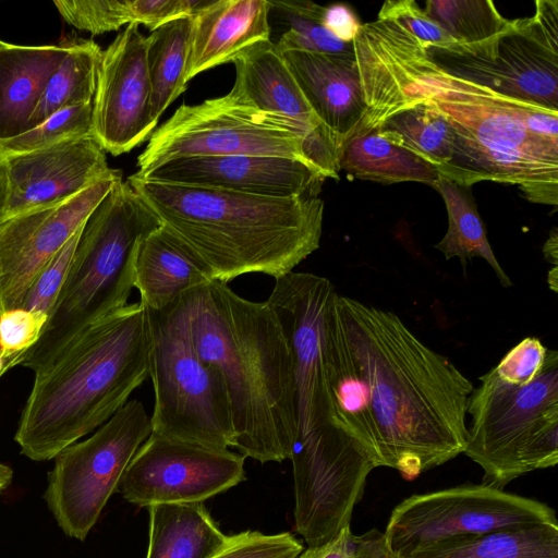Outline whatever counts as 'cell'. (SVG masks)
<instances>
[{
    "mask_svg": "<svg viewBox=\"0 0 558 558\" xmlns=\"http://www.w3.org/2000/svg\"><path fill=\"white\" fill-rule=\"evenodd\" d=\"M364 96L428 100L453 133L449 179L518 185L532 203L558 204V111L501 95L436 62L395 21L362 24L353 40Z\"/></svg>",
    "mask_w": 558,
    "mask_h": 558,
    "instance_id": "cell-1",
    "label": "cell"
},
{
    "mask_svg": "<svg viewBox=\"0 0 558 558\" xmlns=\"http://www.w3.org/2000/svg\"><path fill=\"white\" fill-rule=\"evenodd\" d=\"M333 303L376 465L411 481L463 453L472 381L395 313L338 293Z\"/></svg>",
    "mask_w": 558,
    "mask_h": 558,
    "instance_id": "cell-2",
    "label": "cell"
},
{
    "mask_svg": "<svg viewBox=\"0 0 558 558\" xmlns=\"http://www.w3.org/2000/svg\"><path fill=\"white\" fill-rule=\"evenodd\" d=\"M187 296L196 351L223 378L233 447L262 463L289 459L295 438L293 374L276 313L267 301L246 300L219 280Z\"/></svg>",
    "mask_w": 558,
    "mask_h": 558,
    "instance_id": "cell-3",
    "label": "cell"
},
{
    "mask_svg": "<svg viewBox=\"0 0 558 558\" xmlns=\"http://www.w3.org/2000/svg\"><path fill=\"white\" fill-rule=\"evenodd\" d=\"M166 227L228 282L246 274L275 279L293 271L320 244L318 196L267 197L126 179Z\"/></svg>",
    "mask_w": 558,
    "mask_h": 558,
    "instance_id": "cell-4",
    "label": "cell"
},
{
    "mask_svg": "<svg viewBox=\"0 0 558 558\" xmlns=\"http://www.w3.org/2000/svg\"><path fill=\"white\" fill-rule=\"evenodd\" d=\"M148 310L128 304L86 328L35 372L15 441L34 461L53 459L105 424L149 377Z\"/></svg>",
    "mask_w": 558,
    "mask_h": 558,
    "instance_id": "cell-5",
    "label": "cell"
},
{
    "mask_svg": "<svg viewBox=\"0 0 558 558\" xmlns=\"http://www.w3.org/2000/svg\"><path fill=\"white\" fill-rule=\"evenodd\" d=\"M160 226L122 178L86 220L59 295L39 340L14 359L34 373L49 364L86 328L125 307L134 288L138 242Z\"/></svg>",
    "mask_w": 558,
    "mask_h": 558,
    "instance_id": "cell-6",
    "label": "cell"
},
{
    "mask_svg": "<svg viewBox=\"0 0 558 558\" xmlns=\"http://www.w3.org/2000/svg\"><path fill=\"white\" fill-rule=\"evenodd\" d=\"M254 155L305 162L339 178L340 153L327 135L256 108L236 89L197 105H182L149 136L137 157L136 174L167 161L206 156Z\"/></svg>",
    "mask_w": 558,
    "mask_h": 558,
    "instance_id": "cell-7",
    "label": "cell"
},
{
    "mask_svg": "<svg viewBox=\"0 0 558 558\" xmlns=\"http://www.w3.org/2000/svg\"><path fill=\"white\" fill-rule=\"evenodd\" d=\"M469 397L463 453L484 471L482 484L502 489L511 481L558 462V352L525 385L501 380L494 368Z\"/></svg>",
    "mask_w": 558,
    "mask_h": 558,
    "instance_id": "cell-8",
    "label": "cell"
},
{
    "mask_svg": "<svg viewBox=\"0 0 558 558\" xmlns=\"http://www.w3.org/2000/svg\"><path fill=\"white\" fill-rule=\"evenodd\" d=\"M155 405L151 433L216 449L234 446L235 433L223 378L204 362L191 330L189 296L149 311Z\"/></svg>",
    "mask_w": 558,
    "mask_h": 558,
    "instance_id": "cell-9",
    "label": "cell"
},
{
    "mask_svg": "<svg viewBox=\"0 0 558 558\" xmlns=\"http://www.w3.org/2000/svg\"><path fill=\"white\" fill-rule=\"evenodd\" d=\"M150 434V416L144 404L133 399L90 437L68 446L53 458L44 499L65 535L86 538Z\"/></svg>",
    "mask_w": 558,
    "mask_h": 558,
    "instance_id": "cell-10",
    "label": "cell"
},
{
    "mask_svg": "<svg viewBox=\"0 0 558 558\" xmlns=\"http://www.w3.org/2000/svg\"><path fill=\"white\" fill-rule=\"evenodd\" d=\"M539 523H558L546 504L465 484L405 498L392 510L384 536L391 553L403 558L448 538Z\"/></svg>",
    "mask_w": 558,
    "mask_h": 558,
    "instance_id": "cell-11",
    "label": "cell"
},
{
    "mask_svg": "<svg viewBox=\"0 0 558 558\" xmlns=\"http://www.w3.org/2000/svg\"><path fill=\"white\" fill-rule=\"evenodd\" d=\"M535 4L534 16L511 21L483 54L423 45L436 62L459 76L558 111V1L538 0Z\"/></svg>",
    "mask_w": 558,
    "mask_h": 558,
    "instance_id": "cell-12",
    "label": "cell"
},
{
    "mask_svg": "<svg viewBox=\"0 0 558 558\" xmlns=\"http://www.w3.org/2000/svg\"><path fill=\"white\" fill-rule=\"evenodd\" d=\"M335 293L327 278L291 271L275 279L266 300L279 319L291 355L295 410L292 448L347 434L333 422L322 354L325 313Z\"/></svg>",
    "mask_w": 558,
    "mask_h": 558,
    "instance_id": "cell-13",
    "label": "cell"
},
{
    "mask_svg": "<svg viewBox=\"0 0 558 558\" xmlns=\"http://www.w3.org/2000/svg\"><path fill=\"white\" fill-rule=\"evenodd\" d=\"M245 457L150 434L128 464L117 490L140 507L203 502L241 483Z\"/></svg>",
    "mask_w": 558,
    "mask_h": 558,
    "instance_id": "cell-14",
    "label": "cell"
},
{
    "mask_svg": "<svg viewBox=\"0 0 558 558\" xmlns=\"http://www.w3.org/2000/svg\"><path fill=\"white\" fill-rule=\"evenodd\" d=\"M122 178L116 170L76 196L0 222V312L21 308L47 263L86 222Z\"/></svg>",
    "mask_w": 558,
    "mask_h": 558,
    "instance_id": "cell-15",
    "label": "cell"
},
{
    "mask_svg": "<svg viewBox=\"0 0 558 558\" xmlns=\"http://www.w3.org/2000/svg\"><path fill=\"white\" fill-rule=\"evenodd\" d=\"M151 108L147 41L129 24L102 51L93 102V135L113 156L131 151L157 125Z\"/></svg>",
    "mask_w": 558,
    "mask_h": 558,
    "instance_id": "cell-16",
    "label": "cell"
},
{
    "mask_svg": "<svg viewBox=\"0 0 558 558\" xmlns=\"http://www.w3.org/2000/svg\"><path fill=\"white\" fill-rule=\"evenodd\" d=\"M133 174L151 182L280 198L318 196L326 179L305 162L254 155L180 158Z\"/></svg>",
    "mask_w": 558,
    "mask_h": 558,
    "instance_id": "cell-17",
    "label": "cell"
},
{
    "mask_svg": "<svg viewBox=\"0 0 558 558\" xmlns=\"http://www.w3.org/2000/svg\"><path fill=\"white\" fill-rule=\"evenodd\" d=\"M5 160L9 198L3 220L68 201L116 172L93 134L8 155Z\"/></svg>",
    "mask_w": 558,
    "mask_h": 558,
    "instance_id": "cell-18",
    "label": "cell"
},
{
    "mask_svg": "<svg viewBox=\"0 0 558 558\" xmlns=\"http://www.w3.org/2000/svg\"><path fill=\"white\" fill-rule=\"evenodd\" d=\"M279 52L311 109L336 138L342 155L366 110L354 54Z\"/></svg>",
    "mask_w": 558,
    "mask_h": 558,
    "instance_id": "cell-19",
    "label": "cell"
},
{
    "mask_svg": "<svg viewBox=\"0 0 558 558\" xmlns=\"http://www.w3.org/2000/svg\"><path fill=\"white\" fill-rule=\"evenodd\" d=\"M270 1L210 0L193 16L186 81L270 40Z\"/></svg>",
    "mask_w": 558,
    "mask_h": 558,
    "instance_id": "cell-20",
    "label": "cell"
},
{
    "mask_svg": "<svg viewBox=\"0 0 558 558\" xmlns=\"http://www.w3.org/2000/svg\"><path fill=\"white\" fill-rule=\"evenodd\" d=\"M213 280L208 265L166 227L160 225L138 242L134 288L147 310H165Z\"/></svg>",
    "mask_w": 558,
    "mask_h": 558,
    "instance_id": "cell-21",
    "label": "cell"
},
{
    "mask_svg": "<svg viewBox=\"0 0 558 558\" xmlns=\"http://www.w3.org/2000/svg\"><path fill=\"white\" fill-rule=\"evenodd\" d=\"M71 47L22 46L0 40V142L28 131L46 85Z\"/></svg>",
    "mask_w": 558,
    "mask_h": 558,
    "instance_id": "cell-22",
    "label": "cell"
},
{
    "mask_svg": "<svg viewBox=\"0 0 558 558\" xmlns=\"http://www.w3.org/2000/svg\"><path fill=\"white\" fill-rule=\"evenodd\" d=\"M232 63L235 66L233 88L245 99L260 110L287 117L313 133L329 136L339 149L333 135L311 109L275 44L259 43Z\"/></svg>",
    "mask_w": 558,
    "mask_h": 558,
    "instance_id": "cell-23",
    "label": "cell"
},
{
    "mask_svg": "<svg viewBox=\"0 0 558 558\" xmlns=\"http://www.w3.org/2000/svg\"><path fill=\"white\" fill-rule=\"evenodd\" d=\"M148 510L146 558H213L228 542L203 502L158 504Z\"/></svg>",
    "mask_w": 558,
    "mask_h": 558,
    "instance_id": "cell-24",
    "label": "cell"
},
{
    "mask_svg": "<svg viewBox=\"0 0 558 558\" xmlns=\"http://www.w3.org/2000/svg\"><path fill=\"white\" fill-rule=\"evenodd\" d=\"M339 169L353 178L381 184L413 181L434 186L439 175L396 132L380 129L351 140L341 155Z\"/></svg>",
    "mask_w": 558,
    "mask_h": 558,
    "instance_id": "cell-25",
    "label": "cell"
},
{
    "mask_svg": "<svg viewBox=\"0 0 558 558\" xmlns=\"http://www.w3.org/2000/svg\"><path fill=\"white\" fill-rule=\"evenodd\" d=\"M403 558H558V523L457 536Z\"/></svg>",
    "mask_w": 558,
    "mask_h": 558,
    "instance_id": "cell-26",
    "label": "cell"
},
{
    "mask_svg": "<svg viewBox=\"0 0 558 558\" xmlns=\"http://www.w3.org/2000/svg\"><path fill=\"white\" fill-rule=\"evenodd\" d=\"M440 193L448 213V230L435 245L447 260L458 257L463 266L473 257L483 258L495 271L500 284L511 287L512 281L500 266L488 242L483 221L470 192L441 174L434 185Z\"/></svg>",
    "mask_w": 558,
    "mask_h": 558,
    "instance_id": "cell-27",
    "label": "cell"
},
{
    "mask_svg": "<svg viewBox=\"0 0 558 558\" xmlns=\"http://www.w3.org/2000/svg\"><path fill=\"white\" fill-rule=\"evenodd\" d=\"M192 28L193 17L185 16L163 24L146 37L151 108L157 122L186 89Z\"/></svg>",
    "mask_w": 558,
    "mask_h": 558,
    "instance_id": "cell-28",
    "label": "cell"
},
{
    "mask_svg": "<svg viewBox=\"0 0 558 558\" xmlns=\"http://www.w3.org/2000/svg\"><path fill=\"white\" fill-rule=\"evenodd\" d=\"M100 47L90 39H71V47L49 78L31 118L28 131L54 112L94 101Z\"/></svg>",
    "mask_w": 558,
    "mask_h": 558,
    "instance_id": "cell-29",
    "label": "cell"
},
{
    "mask_svg": "<svg viewBox=\"0 0 558 558\" xmlns=\"http://www.w3.org/2000/svg\"><path fill=\"white\" fill-rule=\"evenodd\" d=\"M424 11L463 47L454 52L482 53L511 25L489 0H427Z\"/></svg>",
    "mask_w": 558,
    "mask_h": 558,
    "instance_id": "cell-30",
    "label": "cell"
},
{
    "mask_svg": "<svg viewBox=\"0 0 558 558\" xmlns=\"http://www.w3.org/2000/svg\"><path fill=\"white\" fill-rule=\"evenodd\" d=\"M288 23V29L275 44L278 51L303 50L323 54L353 56L352 43H343L328 32L323 23L324 7L312 1H270Z\"/></svg>",
    "mask_w": 558,
    "mask_h": 558,
    "instance_id": "cell-31",
    "label": "cell"
},
{
    "mask_svg": "<svg viewBox=\"0 0 558 558\" xmlns=\"http://www.w3.org/2000/svg\"><path fill=\"white\" fill-rule=\"evenodd\" d=\"M93 102L54 112L34 129L0 142V150L4 156L22 154L93 134Z\"/></svg>",
    "mask_w": 558,
    "mask_h": 558,
    "instance_id": "cell-32",
    "label": "cell"
},
{
    "mask_svg": "<svg viewBox=\"0 0 558 558\" xmlns=\"http://www.w3.org/2000/svg\"><path fill=\"white\" fill-rule=\"evenodd\" d=\"M53 4L66 23L93 35L131 24L128 0H56Z\"/></svg>",
    "mask_w": 558,
    "mask_h": 558,
    "instance_id": "cell-33",
    "label": "cell"
},
{
    "mask_svg": "<svg viewBox=\"0 0 558 558\" xmlns=\"http://www.w3.org/2000/svg\"><path fill=\"white\" fill-rule=\"evenodd\" d=\"M83 227L43 268L29 288L21 308L49 315L66 279Z\"/></svg>",
    "mask_w": 558,
    "mask_h": 558,
    "instance_id": "cell-34",
    "label": "cell"
},
{
    "mask_svg": "<svg viewBox=\"0 0 558 558\" xmlns=\"http://www.w3.org/2000/svg\"><path fill=\"white\" fill-rule=\"evenodd\" d=\"M303 545L291 533L263 534L244 531L229 536L213 558H298Z\"/></svg>",
    "mask_w": 558,
    "mask_h": 558,
    "instance_id": "cell-35",
    "label": "cell"
},
{
    "mask_svg": "<svg viewBox=\"0 0 558 558\" xmlns=\"http://www.w3.org/2000/svg\"><path fill=\"white\" fill-rule=\"evenodd\" d=\"M378 19L397 22L427 46L445 50L463 48L413 0L386 1L378 13Z\"/></svg>",
    "mask_w": 558,
    "mask_h": 558,
    "instance_id": "cell-36",
    "label": "cell"
},
{
    "mask_svg": "<svg viewBox=\"0 0 558 558\" xmlns=\"http://www.w3.org/2000/svg\"><path fill=\"white\" fill-rule=\"evenodd\" d=\"M48 316L25 308H13L0 314V352L5 373L10 363L29 350L40 338Z\"/></svg>",
    "mask_w": 558,
    "mask_h": 558,
    "instance_id": "cell-37",
    "label": "cell"
},
{
    "mask_svg": "<svg viewBox=\"0 0 558 558\" xmlns=\"http://www.w3.org/2000/svg\"><path fill=\"white\" fill-rule=\"evenodd\" d=\"M547 351L539 339L526 337L506 353L494 371L509 384H529L543 371Z\"/></svg>",
    "mask_w": 558,
    "mask_h": 558,
    "instance_id": "cell-38",
    "label": "cell"
},
{
    "mask_svg": "<svg viewBox=\"0 0 558 558\" xmlns=\"http://www.w3.org/2000/svg\"><path fill=\"white\" fill-rule=\"evenodd\" d=\"M210 0H128L131 24L150 32L180 17H193Z\"/></svg>",
    "mask_w": 558,
    "mask_h": 558,
    "instance_id": "cell-39",
    "label": "cell"
},
{
    "mask_svg": "<svg viewBox=\"0 0 558 558\" xmlns=\"http://www.w3.org/2000/svg\"><path fill=\"white\" fill-rule=\"evenodd\" d=\"M322 23L328 32L343 43H352L362 27L352 9L343 3L324 7Z\"/></svg>",
    "mask_w": 558,
    "mask_h": 558,
    "instance_id": "cell-40",
    "label": "cell"
},
{
    "mask_svg": "<svg viewBox=\"0 0 558 558\" xmlns=\"http://www.w3.org/2000/svg\"><path fill=\"white\" fill-rule=\"evenodd\" d=\"M354 550L355 535L347 525L336 537L323 545L308 547L298 558H353Z\"/></svg>",
    "mask_w": 558,
    "mask_h": 558,
    "instance_id": "cell-41",
    "label": "cell"
},
{
    "mask_svg": "<svg viewBox=\"0 0 558 558\" xmlns=\"http://www.w3.org/2000/svg\"><path fill=\"white\" fill-rule=\"evenodd\" d=\"M353 558H397L386 544L384 533L377 529L356 536Z\"/></svg>",
    "mask_w": 558,
    "mask_h": 558,
    "instance_id": "cell-42",
    "label": "cell"
},
{
    "mask_svg": "<svg viewBox=\"0 0 558 558\" xmlns=\"http://www.w3.org/2000/svg\"><path fill=\"white\" fill-rule=\"evenodd\" d=\"M9 198V178L5 156L0 150V222L3 220Z\"/></svg>",
    "mask_w": 558,
    "mask_h": 558,
    "instance_id": "cell-43",
    "label": "cell"
},
{
    "mask_svg": "<svg viewBox=\"0 0 558 558\" xmlns=\"http://www.w3.org/2000/svg\"><path fill=\"white\" fill-rule=\"evenodd\" d=\"M558 235L556 229L553 230L549 239L546 241L544 246L545 258L557 267V248H558Z\"/></svg>",
    "mask_w": 558,
    "mask_h": 558,
    "instance_id": "cell-44",
    "label": "cell"
},
{
    "mask_svg": "<svg viewBox=\"0 0 558 558\" xmlns=\"http://www.w3.org/2000/svg\"><path fill=\"white\" fill-rule=\"evenodd\" d=\"M13 472L10 466L0 462V493L5 490L12 482Z\"/></svg>",
    "mask_w": 558,
    "mask_h": 558,
    "instance_id": "cell-45",
    "label": "cell"
},
{
    "mask_svg": "<svg viewBox=\"0 0 558 558\" xmlns=\"http://www.w3.org/2000/svg\"><path fill=\"white\" fill-rule=\"evenodd\" d=\"M5 360L0 352V377L5 373Z\"/></svg>",
    "mask_w": 558,
    "mask_h": 558,
    "instance_id": "cell-46",
    "label": "cell"
},
{
    "mask_svg": "<svg viewBox=\"0 0 558 558\" xmlns=\"http://www.w3.org/2000/svg\"><path fill=\"white\" fill-rule=\"evenodd\" d=\"M0 314H1V312H0Z\"/></svg>",
    "mask_w": 558,
    "mask_h": 558,
    "instance_id": "cell-47",
    "label": "cell"
}]
</instances>
